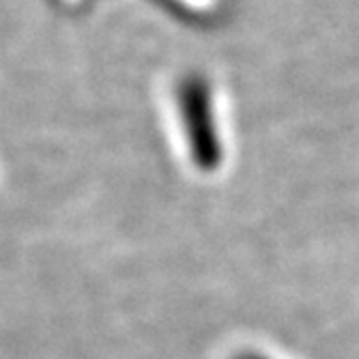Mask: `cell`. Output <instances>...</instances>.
Listing matches in <instances>:
<instances>
[{
    "mask_svg": "<svg viewBox=\"0 0 359 359\" xmlns=\"http://www.w3.org/2000/svg\"><path fill=\"white\" fill-rule=\"evenodd\" d=\"M235 359H265L263 355H258V353H241V355H237Z\"/></svg>",
    "mask_w": 359,
    "mask_h": 359,
    "instance_id": "6da1fadb",
    "label": "cell"
}]
</instances>
